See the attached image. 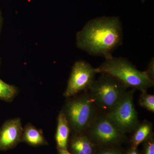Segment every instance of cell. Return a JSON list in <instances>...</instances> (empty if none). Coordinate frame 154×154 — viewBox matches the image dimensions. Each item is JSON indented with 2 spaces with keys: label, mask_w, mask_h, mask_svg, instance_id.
<instances>
[{
  "label": "cell",
  "mask_w": 154,
  "mask_h": 154,
  "mask_svg": "<svg viewBox=\"0 0 154 154\" xmlns=\"http://www.w3.org/2000/svg\"><path fill=\"white\" fill-rule=\"evenodd\" d=\"M123 28L118 17H97L76 34V45L90 55L107 58L122 43Z\"/></svg>",
  "instance_id": "cell-1"
},
{
  "label": "cell",
  "mask_w": 154,
  "mask_h": 154,
  "mask_svg": "<svg viewBox=\"0 0 154 154\" xmlns=\"http://www.w3.org/2000/svg\"><path fill=\"white\" fill-rule=\"evenodd\" d=\"M97 73H106L112 76L128 88L141 92L147 91L153 87L154 82L146 71H141L127 59L112 55L105 58V61L95 68Z\"/></svg>",
  "instance_id": "cell-2"
},
{
  "label": "cell",
  "mask_w": 154,
  "mask_h": 154,
  "mask_svg": "<svg viewBox=\"0 0 154 154\" xmlns=\"http://www.w3.org/2000/svg\"><path fill=\"white\" fill-rule=\"evenodd\" d=\"M67 102L62 110L72 134H85L99 115V110L88 91Z\"/></svg>",
  "instance_id": "cell-3"
},
{
  "label": "cell",
  "mask_w": 154,
  "mask_h": 154,
  "mask_svg": "<svg viewBox=\"0 0 154 154\" xmlns=\"http://www.w3.org/2000/svg\"><path fill=\"white\" fill-rule=\"evenodd\" d=\"M100 74L88 91L98 110L107 113L118 104L128 88L112 76Z\"/></svg>",
  "instance_id": "cell-4"
},
{
  "label": "cell",
  "mask_w": 154,
  "mask_h": 154,
  "mask_svg": "<svg viewBox=\"0 0 154 154\" xmlns=\"http://www.w3.org/2000/svg\"><path fill=\"white\" fill-rule=\"evenodd\" d=\"M135 90L126 91L118 104L107 113L110 121L122 133L133 132L140 123L134 103Z\"/></svg>",
  "instance_id": "cell-5"
},
{
  "label": "cell",
  "mask_w": 154,
  "mask_h": 154,
  "mask_svg": "<svg viewBox=\"0 0 154 154\" xmlns=\"http://www.w3.org/2000/svg\"><path fill=\"white\" fill-rule=\"evenodd\" d=\"M93 143L109 145L120 142L125 138L105 113L98 115L85 133Z\"/></svg>",
  "instance_id": "cell-6"
},
{
  "label": "cell",
  "mask_w": 154,
  "mask_h": 154,
  "mask_svg": "<svg viewBox=\"0 0 154 154\" xmlns=\"http://www.w3.org/2000/svg\"><path fill=\"white\" fill-rule=\"evenodd\" d=\"M96 74L95 68L90 63L85 60L77 61L72 68L64 96L69 98L88 91L96 79Z\"/></svg>",
  "instance_id": "cell-7"
},
{
  "label": "cell",
  "mask_w": 154,
  "mask_h": 154,
  "mask_svg": "<svg viewBox=\"0 0 154 154\" xmlns=\"http://www.w3.org/2000/svg\"><path fill=\"white\" fill-rule=\"evenodd\" d=\"M23 131L20 118L6 121L0 130V150L11 149L21 142Z\"/></svg>",
  "instance_id": "cell-8"
},
{
  "label": "cell",
  "mask_w": 154,
  "mask_h": 154,
  "mask_svg": "<svg viewBox=\"0 0 154 154\" xmlns=\"http://www.w3.org/2000/svg\"><path fill=\"white\" fill-rule=\"evenodd\" d=\"M73 154H95V144L86 134L72 135L68 148Z\"/></svg>",
  "instance_id": "cell-9"
},
{
  "label": "cell",
  "mask_w": 154,
  "mask_h": 154,
  "mask_svg": "<svg viewBox=\"0 0 154 154\" xmlns=\"http://www.w3.org/2000/svg\"><path fill=\"white\" fill-rule=\"evenodd\" d=\"M70 131L65 115L62 110L57 117V127L55 138L58 150H67Z\"/></svg>",
  "instance_id": "cell-10"
},
{
  "label": "cell",
  "mask_w": 154,
  "mask_h": 154,
  "mask_svg": "<svg viewBox=\"0 0 154 154\" xmlns=\"http://www.w3.org/2000/svg\"><path fill=\"white\" fill-rule=\"evenodd\" d=\"M22 142L33 146L48 145L42 131L30 124L27 125L24 129Z\"/></svg>",
  "instance_id": "cell-11"
},
{
  "label": "cell",
  "mask_w": 154,
  "mask_h": 154,
  "mask_svg": "<svg viewBox=\"0 0 154 154\" xmlns=\"http://www.w3.org/2000/svg\"><path fill=\"white\" fill-rule=\"evenodd\" d=\"M153 125L150 122L145 120L142 123H140L134 131L131 137V148H137L138 146L142 143L145 141L152 135Z\"/></svg>",
  "instance_id": "cell-12"
},
{
  "label": "cell",
  "mask_w": 154,
  "mask_h": 154,
  "mask_svg": "<svg viewBox=\"0 0 154 154\" xmlns=\"http://www.w3.org/2000/svg\"><path fill=\"white\" fill-rule=\"evenodd\" d=\"M17 93L16 87L7 84L0 79V99L6 101H11Z\"/></svg>",
  "instance_id": "cell-13"
},
{
  "label": "cell",
  "mask_w": 154,
  "mask_h": 154,
  "mask_svg": "<svg viewBox=\"0 0 154 154\" xmlns=\"http://www.w3.org/2000/svg\"><path fill=\"white\" fill-rule=\"evenodd\" d=\"M139 103L141 107L154 113V95L148 94L147 91L141 92L139 99Z\"/></svg>",
  "instance_id": "cell-14"
},
{
  "label": "cell",
  "mask_w": 154,
  "mask_h": 154,
  "mask_svg": "<svg viewBox=\"0 0 154 154\" xmlns=\"http://www.w3.org/2000/svg\"><path fill=\"white\" fill-rule=\"evenodd\" d=\"M152 135L147 140L145 146V154H154V142Z\"/></svg>",
  "instance_id": "cell-15"
},
{
  "label": "cell",
  "mask_w": 154,
  "mask_h": 154,
  "mask_svg": "<svg viewBox=\"0 0 154 154\" xmlns=\"http://www.w3.org/2000/svg\"><path fill=\"white\" fill-rule=\"evenodd\" d=\"M154 57L152 58L149 63L147 69L146 71L147 74L152 81L154 82Z\"/></svg>",
  "instance_id": "cell-16"
},
{
  "label": "cell",
  "mask_w": 154,
  "mask_h": 154,
  "mask_svg": "<svg viewBox=\"0 0 154 154\" xmlns=\"http://www.w3.org/2000/svg\"><path fill=\"white\" fill-rule=\"evenodd\" d=\"M96 154H122L121 152L115 149H108L103 150Z\"/></svg>",
  "instance_id": "cell-17"
},
{
  "label": "cell",
  "mask_w": 154,
  "mask_h": 154,
  "mask_svg": "<svg viewBox=\"0 0 154 154\" xmlns=\"http://www.w3.org/2000/svg\"><path fill=\"white\" fill-rule=\"evenodd\" d=\"M58 154H73L67 150H58Z\"/></svg>",
  "instance_id": "cell-18"
},
{
  "label": "cell",
  "mask_w": 154,
  "mask_h": 154,
  "mask_svg": "<svg viewBox=\"0 0 154 154\" xmlns=\"http://www.w3.org/2000/svg\"><path fill=\"white\" fill-rule=\"evenodd\" d=\"M126 154H139L137 151V149H131Z\"/></svg>",
  "instance_id": "cell-19"
},
{
  "label": "cell",
  "mask_w": 154,
  "mask_h": 154,
  "mask_svg": "<svg viewBox=\"0 0 154 154\" xmlns=\"http://www.w3.org/2000/svg\"><path fill=\"white\" fill-rule=\"evenodd\" d=\"M2 13L0 10V30H1V27H2Z\"/></svg>",
  "instance_id": "cell-20"
},
{
  "label": "cell",
  "mask_w": 154,
  "mask_h": 154,
  "mask_svg": "<svg viewBox=\"0 0 154 154\" xmlns=\"http://www.w3.org/2000/svg\"><path fill=\"white\" fill-rule=\"evenodd\" d=\"M141 1L142 3H144L146 0H141Z\"/></svg>",
  "instance_id": "cell-21"
}]
</instances>
